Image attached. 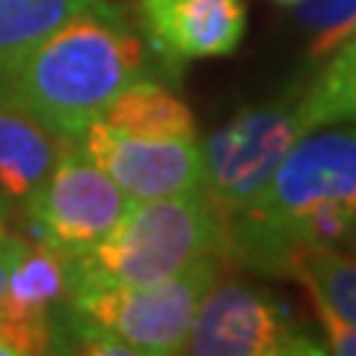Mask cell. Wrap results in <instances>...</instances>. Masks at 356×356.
Listing matches in <instances>:
<instances>
[{"label":"cell","instance_id":"obj_4","mask_svg":"<svg viewBox=\"0 0 356 356\" xmlns=\"http://www.w3.org/2000/svg\"><path fill=\"white\" fill-rule=\"evenodd\" d=\"M220 270L222 255L211 252L181 273L152 285H122L65 297L63 315L113 336L131 356H172L181 353L196 309L220 280Z\"/></svg>","mask_w":356,"mask_h":356},{"label":"cell","instance_id":"obj_11","mask_svg":"<svg viewBox=\"0 0 356 356\" xmlns=\"http://www.w3.org/2000/svg\"><path fill=\"white\" fill-rule=\"evenodd\" d=\"M63 149L65 137L0 95V193L9 208H21L39 191Z\"/></svg>","mask_w":356,"mask_h":356},{"label":"cell","instance_id":"obj_1","mask_svg":"<svg viewBox=\"0 0 356 356\" xmlns=\"http://www.w3.org/2000/svg\"><path fill=\"white\" fill-rule=\"evenodd\" d=\"M222 229V259L261 276H288L300 252L350 241L356 229V125L306 131L261 193Z\"/></svg>","mask_w":356,"mask_h":356},{"label":"cell","instance_id":"obj_5","mask_svg":"<svg viewBox=\"0 0 356 356\" xmlns=\"http://www.w3.org/2000/svg\"><path fill=\"white\" fill-rule=\"evenodd\" d=\"M306 134L294 104L247 107L199 143V191L226 222L241 214Z\"/></svg>","mask_w":356,"mask_h":356},{"label":"cell","instance_id":"obj_21","mask_svg":"<svg viewBox=\"0 0 356 356\" xmlns=\"http://www.w3.org/2000/svg\"><path fill=\"white\" fill-rule=\"evenodd\" d=\"M350 243H353V250H356V229H353V235H350Z\"/></svg>","mask_w":356,"mask_h":356},{"label":"cell","instance_id":"obj_6","mask_svg":"<svg viewBox=\"0 0 356 356\" xmlns=\"http://www.w3.org/2000/svg\"><path fill=\"white\" fill-rule=\"evenodd\" d=\"M181 353L321 356L327 348L276 294L241 280H217L196 309Z\"/></svg>","mask_w":356,"mask_h":356},{"label":"cell","instance_id":"obj_17","mask_svg":"<svg viewBox=\"0 0 356 356\" xmlns=\"http://www.w3.org/2000/svg\"><path fill=\"white\" fill-rule=\"evenodd\" d=\"M306 294H309V303H312V312H315V321L321 332H324V348L327 353H336V356H356V324L353 321H348L341 315V312H336L324 297H321V291H315L312 285H303Z\"/></svg>","mask_w":356,"mask_h":356},{"label":"cell","instance_id":"obj_15","mask_svg":"<svg viewBox=\"0 0 356 356\" xmlns=\"http://www.w3.org/2000/svg\"><path fill=\"white\" fill-rule=\"evenodd\" d=\"M288 276L321 291L332 309L356 324V255H341L336 247H315L297 255Z\"/></svg>","mask_w":356,"mask_h":356},{"label":"cell","instance_id":"obj_2","mask_svg":"<svg viewBox=\"0 0 356 356\" xmlns=\"http://www.w3.org/2000/svg\"><path fill=\"white\" fill-rule=\"evenodd\" d=\"M146 72V44L125 13L98 0L6 65L0 95L57 137L74 140Z\"/></svg>","mask_w":356,"mask_h":356},{"label":"cell","instance_id":"obj_9","mask_svg":"<svg viewBox=\"0 0 356 356\" xmlns=\"http://www.w3.org/2000/svg\"><path fill=\"white\" fill-rule=\"evenodd\" d=\"M143 44L172 77L196 60L229 57L247 36V0H137Z\"/></svg>","mask_w":356,"mask_h":356},{"label":"cell","instance_id":"obj_14","mask_svg":"<svg viewBox=\"0 0 356 356\" xmlns=\"http://www.w3.org/2000/svg\"><path fill=\"white\" fill-rule=\"evenodd\" d=\"M98 0H0V72Z\"/></svg>","mask_w":356,"mask_h":356},{"label":"cell","instance_id":"obj_16","mask_svg":"<svg viewBox=\"0 0 356 356\" xmlns=\"http://www.w3.org/2000/svg\"><path fill=\"white\" fill-rule=\"evenodd\" d=\"M297 24L306 36L309 60L324 63L356 30V0H303L297 3Z\"/></svg>","mask_w":356,"mask_h":356},{"label":"cell","instance_id":"obj_7","mask_svg":"<svg viewBox=\"0 0 356 356\" xmlns=\"http://www.w3.org/2000/svg\"><path fill=\"white\" fill-rule=\"evenodd\" d=\"M131 205L134 199L113 178L89 161L74 140H65L57 166L21 211L33 241L60 259H74L107 238Z\"/></svg>","mask_w":356,"mask_h":356},{"label":"cell","instance_id":"obj_10","mask_svg":"<svg viewBox=\"0 0 356 356\" xmlns=\"http://www.w3.org/2000/svg\"><path fill=\"white\" fill-rule=\"evenodd\" d=\"M65 300V259L27 241L0 297V356L54 353V318Z\"/></svg>","mask_w":356,"mask_h":356},{"label":"cell","instance_id":"obj_8","mask_svg":"<svg viewBox=\"0 0 356 356\" xmlns=\"http://www.w3.org/2000/svg\"><path fill=\"white\" fill-rule=\"evenodd\" d=\"M74 143L134 202L199 191V140L137 137L95 119L77 134Z\"/></svg>","mask_w":356,"mask_h":356},{"label":"cell","instance_id":"obj_3","mask_svg":"<svg viewBox=\"0 0 356 356\" xmlns=\"http://www.w3.org/2000/svg\"><path fill=\"white\" fill-rule=\"evenodd\" d=\"M222 250L226 229L202 191L143 199L92 250L65 259V297L152 285L181 273L202 255H222Z\"/></svg>","mask_w":356,"mask_h":356},{"label":"cell","instance_id":"obj_18","mask_svg":"<svg viewBox=\"0 0 356 356\" xmlns=\"http://www.w3.org/2000/svg\"><path fill=\"white\" fill-rule=\"evenodd\" d=\"M24 247H27V241L21 235H15V232L6 226V220H0V297H3L9 270H13V264L18 261V255Z\"/></svg>","mask_w":356,"mask_h":356},{"label":"cell","instance_id":"obj_13","mask_svg":"<svg viewBox=\"0 0 356 356\" xmlns=\"http://www.w3.org/2000/svg\"><path fill=\"white\" fill-rule=\"evenodd\" d=\"M294 107L306 131L356 125V30L324 60L318 77L297 95Z\"/></svg>","mask_w":356,"mask_h":356},{"label":"cell","instance_id":"obj_20","mask_svg":"<svg viewBox=\"0 0 356 356\" xmlns=\"http://www.w3.org/2000/svg\"><path fill=\"white\" fill-rule=\"evenodd\" d=\"M273 3H280V6H297V3H303V0H273Z\"/></svg>","mask_w":356,"mask_h":356},{"label":"cell","instance_id":"obj_19","mask_svg":"<svg viewBox=\"0 0 356 356\" xmlns=\"http://www.w3.org/2000/svg\"><path fill=\"white\" fill-rule=\"evenodd\" d=\"M9 211H13V208H9V205H6V199H3V193H0V220H6V217H9Z\"/></svg>","mask_w":356,"mask_h":356},{"label":"cell","instance_id":"obj_12","mask_svg":"<svg viewBox=\"0 0 356 356\" xmlns=\"http://www.w3.org/2000/svg\"><path fill=\"white\" fill-rule=\"evenodd\" d=\"M102 122L116 131L137 137H163V140H196L193 110L178 98L170 86L149 77H140L107 104Z\"/></svg>","mask_w":356,"mask_h":356}]
</instances>
